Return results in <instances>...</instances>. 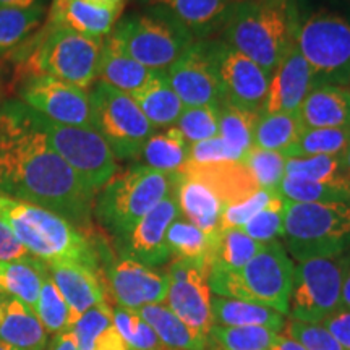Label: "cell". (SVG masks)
I'll return each instance as SVG.
<instances>
[{"label": "cell", "mask_w": 350, "mask_h": 350, "mask_svg": "<svg viewBox=\"0 0 350 350\" xmlns=\"http://www.w3.org/2000/svg\"><path fill=\"white\" fill-rule=\"evenodd\" d=\"M39 3L41 0H0V8H31Z\"/></svg>", "instance_id": "55"}, {"label": "cell", "mask_w": 350, "mask_h": 350, "mask_svg": "<svg viewBox=\"0 0 350 350\" xmlns=\"http://www.w3.org/2000/svg\"><path fill=\"white\" fill-rule=\"evenodd\" d=\"M227 161H243L237 151L232 150L221 137H214L204 142L190 144L188 163L193 165H206L216 163H227Z\"/></svg>", "instance_id": "49"}, {"label": "cell", "mask_w": 350, "mask_h": 350, "mask_svg": "<svg viewBox=\"0 0 350 350\" xmlns=\"http://www.w3.org/2000/svg\"><path fill=\"white\" fill-rule=\"evenodd\" d=\"M103 42L104 39L83 36L67 26L46 23L36 39V47L21 65L20 75L51 77L88 90L98 80Z\"/></svg>", "instance_id": "6"}, {"label": "cell", "mask_w": 350, "mask_h": 350, "mask_svg": "<svg viewBox=\"0 0 350 350\" xmlns=\"http://www.w3.org/2000/svg\"><path fill=\"white\" fill-rule=\"evenodd\" d=\"M284 334L291 336L306 350H344L321 323H304L291 319L286 323Z\"/></svg>", "instance_id": "47"}, {"label": "cell", "mask_w": 350, "mask_h": 350, "mask_svg": "<svg viewBox=\"0 0 350 350\" xmlns=\"http://www.w3.org/2000/svg\"><path fill=\"white\" fill-rule=\"evenodd\" d=\"M273 193H275V191L258 190L255 195L250 196V198L239 201V203L227 204V206H224V211H222L221 222H219V230L242 229L258 211H261V209L269 203Z\"/></svg>", "instance_id": "48"}, {"label": "cell", "mask_w": 350, "mask_h": 350, "mask_svg": "<svg viewBox=\"0 0 350 350\" xmlns=\"http://www.w3.org/2000/svg\"><path fill=\"white\" fill-rule=\"evenodd\" d=\"M131 99L156 130L174 126L185 107L170 88L164 73H157L146 86L131 94Z\"/></svg>", "instance_id": "31"}, {"label": "cell", "mask_w": 350, "mask_h": 350, "mask_svg": "<svg viewBox=\"0 0 350 350\" xmlns=\"http://www.w3.org/2000/svg\"><path fill=\"white\" fill-rule=\"evenodd\" d=\"M46 7L0 8V54L15 49L42 23Z\"/></svg>", "instance_id": "38"}, {"label": "cell", "mask_w": 350, "mask_h": 350, "mask_svg": "<svg viewBox=\"0 0 350 350\" xmlns=\"http://www.w3.org/2000/svg\"><path fill=\"white\" fill-rule=\"evenodd\" d=\"M286 157L275 151L253 146L243 157L242 163L250 170L258 187L266 191H279L286 175Z\"/></svg>", "instance_id": "45"}, {"label": "cell", "mask_w": 350, "mask_h": 350, "mask_svg": "<svg viewBox=\"0 0 350 350\" xmlns=\"http://www.w3.org/2000/svg\"><path fill=\"white\" fill-rule=\"evenodd\" d=\"M109 38L131 59L156 73L167 72L196 41L177 21L152 8L120 18Z\"/></svg>", "instance_id": "8"}, {"label": "cell", "mask_w": 350, "mask_h": 350, "mask_svg": "<svg viewBox=\"0 0 350 350\" xmlns=\"http://www.w3.org/2000/svg\"><path fill=\"white\" fill-rule=\"evenodd\" d=\"M190 144L183 138L177 126L154 131L144 143L139 159L143 165L164 174H178L188 163Z\"/></svg>", "instance_id": "33"}, {"label": "cell", "mask_w": 350, "mask_h": 350, "mask_svg": "<svg viewBox=\"0 0 350 350\" xmlns=\"http://www.w3.org/2000/svg\"><path fill=\"white\" fill-rule=\"evenodd\" d=\"M344 350H350V310L339 308L321 323Z\"/></svg>", "instance_id": "51"}, {"label": "cell", "mask_w": 350, "mask_h": 350, "mask_svg": "<svg viewBox=\"0 0 350 350\" xmlns=\"http://www.w3.org/2000/svg\"><path fill=\"white\" fill-rule=\"evenodd\" d=\"M46 268L72 310L75 323L83 313H86L93 306L103 304V301L111 304L103 271L88 268L80 262L68 261L49 262L46 265Z\"/></svg>", "instance_id": "20"}, {"label": "cell", "mask_w": 350, "mask_h": 350, "mask_svg": "<svg viewBox=\"0 0 350 350\" xmlns=\"http://www.w3.org/2000/svg\"><path fill=\"white\" fill-rule=\"evenodd\" d=\"M139 317L152 327L165 350H204L208 338L185 325L167 305L154 304L138 310Z\"/></svg>", "instance_id": "29"}, {"label": "cell", "mask_w": 350, "mask_h": 350, "mask_svg": "<svg viewBox=\"0 0 350 350\" xmlns=\"http://www.w3.org/2000/svg\"><path fill=\"white\" fill-rule=\"evenodd\" d=\"M213 323L216 326L243 327L260 326L273 332H281L286 327V318L282 313L268 308L265 305L253 304L229 297L213 295Z\"/></svg>", "instance_id": "27"}, {"label": "cell", "mask_w": 350, "mask_h": 350, "mask_svg": "<svg viewBox=\"0 0 350 350\" xmlns=\"http://www.w3.org/2000/svg\"><path fill=\"white\" fill-rule=\"evenodd\" d=\"M349 88H350V81H349Z\"/></svg>", "instance_id": "61"}, {"label": "cell", "mask_w": 350, "mask_h": 350, "mask_svg": "<svg viewBox=\"0 0 350 350\" xmlns=\"http://www.w3.org/2000/svg\"><path fill=\"white\" fill-rule=\"evenodd\" d=\"M295 0H235L222 25V41L250 57L271 77L295 42Z\"/></svg>", "instance_id": "2"}, {"label": "cell", "mask_w": 350, "mask_h": 350, "mask_svg": "<svg viewBox=\"0 0 350 350\" xmlns=\"http://www.w3.org/2000/svg\"><path fill=\"white\" fill-rule=\"evenodd\" d=\"M44 350H78L72 329L62 332V334L52 336V339H49V344Z\"/></svg>", "instance_id": "52"}, {"label": "cell", "mask_w": 350, "mask_h": 350, "mask_svg": "<svg viewBox=\"0 0 350 350\" xmlns=\"http://www.w3.org/2000/svg\"><path fill=\"white\" fill-rule=\"evenodd\" d=\"M340 308L350 310V253H347V265H345L342 295H340Z\"/></svg>", "instance_id": "54"}, {"label": "cell", "mask_w": 350, "mask_h": 350, "mask_svg": "<svg viewBox=\"0 0 350 350\" xmlns=\"http://www.w3.org/2000/svg\"><path fill=\"white\" fill-rule=\"evenodd\" d=\"M271 350H306L300 342L287 334H275Z\"/></svg>", "instance_id": "53"}, {"label": "cell", "mask_w": 350, "mask_h": 350, "mask_svg": "<svg viewBox=\"0 0 350 350\" xmlns=\"http://www.w3.org/2000/svg\"><path fill=\"white\" fill-rule=\"evenodd\" d=\"M350 144V126L340 129H305L294 157L344 156Z\"/></svg>", "instance_id": "44"}, {"label": "cell", "mask_w": 350, "mask_h": 350, "mask_svg": "<svg viewBox=\"0 0 350 350\" xmlns=\"http://www.w3.org/2000/svg\"><path fill=\"white\" fill-rule=\"evenodd\" d=\"M112 319L129 350H165L152 327L135 310L112 305Z\"/></svg>", "instance_id": "43"}, {"label": "cell", "mask_w": 350, "mask_h": 350, "mask_svg": "<svg viewBox=\"0 0 350 350\" xmlns=\"http://www.w3.org/2000/svg\"><path fill=\"white\" fill-rule=\"evenodd\" d=\"M34 314L42 323L44 329L47 331L49 336L62 334V332L72 329L73 325H75L72 310H70L68 304L65 301L60 291L51 279L49 273H46V278H44Z\"/></svg>", "instance_id": "39"}, {"label": "cell", "mask_w": 350, "mask_h": 350, "mask_svg": "<svg viewBox=\"0 0 350 350\" xmlns=\"http://www.w3.org/2000/svg\"><path fill=\"white\" fill-rule=\"evenodd\" d=\"M164 305L198 334L208 338L213 327V291L209 266L201 261L170 260Z\"/></svg>", "instance_id": "14"}, {"label": "cell", "mask_w": 350, "mask_h": 350, "mask_svg": "<svg viewBox=\"0 0 350 350\" xmlns=\"http://www.w3.org/2000/svg\"><path fill=\"white\" fill-rule=\"evenodd\" d=\"M122 10L98 0H64L59 7L51 8L47 23L62 25L83 36L106 39L119 21Z\"/></svg>", "instance_id": "23"}, {"label": "cell", "mask_w": 350, "mask_h": 350, "mask_svg": "<svg viewBox=\"0 0 350 350\" xmlns=\"http://www.w3.org/2000/svg\"><path fill=\"white\" fill-rule=\"evenodd\" d=\"M175 196L182 217L209 235L217 234L224 203L211 188L195 178L178 174Z\"/></svg>", "instance_id": "25"}, {"label": "cell", "mask_w": 350, "mask_h": 350, "mask_svg": "<svg viewBox=\"0 0 350 350\" xmlns=\"http://www.w3.org/2000/svg\"><path fill=\"white\" fill-rule=\"evenodd\" d=\"M295 46L312 70L314 86H349L350 21L347 18L326 10L312 13L304 23L300 21Z\"/></svg>", "instance_id": "9"}, {"label": "cell", "mask_w": 350, "mask_h": 350, "mask_svg": "<svg viewBox=\"0 0 350 350\" xmlns=\"http://www.w3.org/2000/svg\"><path fill=\"white\" fill-rule=\"evenodd\" d=\"M47 268L38 258L0 262V294L36 310Z\"/></svg>", "instance_id": "28"}, {"label": "cell", "mask_w": 350, "mask_h": 350, "mask_svg": "<svg viewBox=\"0 0 350 350\" xmlns=\"http://www.w3.org/2000/svg\"><path fill=\"white\" fill-rule=\"evenodd\" d=\"M164 75L185 107H219L221 90L209 55L208 39H196Z\"/></svg>", "instance_id": "17"}, {"label": "cell", "mask_w": 350, "mask_h": 350, "mask_svg": "<svg viewBox=\"0 0 350 350\" xmlns=\"http://www.w3.org/2000/svg\"><path fill=\"white\" fill-rule=\"evenodd\" d=\"M208 47L221 90V100L261 113L269 90L268 73L222 39H208Z\"/></svg>", "instance_id": "13"}, {"label": "cell", "mask_w": 350, "mask_h": 350, "mask_svg": "<svg viewBox=\"0 0 350 350\" xmlns=\"http://www.w3.org/2000/svg\"><path fill=\"white\" fill-rule=\"evenodd\" d=\"M178 174L157 172L143 164L119 170L96 193L94 216L109 234L119 239L143 216L174 193Z\"/></svg>", "instance_id": "4"}, {"label": "cell", "mask_w": 350, "mask_h": 350, "mask_svg": "<svg viewBox=\"0 0 350 350\" xmlns=\"http://www.w3.org/2000/svg\"><path fill=\"white\" fill-rule=\"evenodd\" d=\"M98 2L104 3V5H109V7H113V8H124L125 5V0H98Z\"/></svg>", "instance_id": "57"}, {"label": "cell", "mask_w": 350, "mask_h": 350, "mask_svg": "<svg viewBox=\"0 0 350 350\" xmlns=\"http://www.w3.org/2000/svg\"><path fill=\"white\" fill-rule=\"evenodd\" d=\"M294 261L279 242L266 243L243 268L237 271H209V286L219 297H229L265 305L288 314Z\"/></svg>", "instance_id": "5"}, {"label": "cell", "mask_w": 350, "mask_h": 350, "mask_svg": "<svg viewBox=\"0 0 350 350\" xmlns=\"http://www.w3.org/2000/svg\"><path fill=\"white\" fill-rule=\"evenodd\" d=\"M33 255L25 248V245L16 239L10 227L0 219V262H10L26 260Z\"/></svg>", "instance_id": "50"}, {"label": "cell", "mask_w": 350, "mask_h": 350, "mask_svg": "<svg viewBox=\"0 0 350 350\" xmlns=\"http://www.w3.org/2000/svg\"><path fill=\"white\" fill-rule=\"evenodd\" d=\"M64 0H52V5H51V8H55V7H59L60 3H62Z\"/></svg>", "instance_id": "60"}, {"label": "cell", "mask_w": 350, "mask_h": 350, "mask_svg": "<svg viewBox=\"0 0 350 350\" xmlns=\"http://www.w3.org/2000/svg\"><path fill=\"white\" fill-rule=\"evenodd\" d=\"M282 239L297 261L344 255L350 250V204L288 201Z\"/></svg>", "instance_id": "7"}, {"label": "cell", "mask_w": 350, "mask_h": 350, "mask_svg": "<svg viewBox=\"0 0 350 350\" xmlns=\"http://www.w3.org/2000/svg\"><path fill=\"white\" fill-rule=\"evenodd\" d=\"M90 99L94 130L106 139L113 156L122 161L139 159L144 143L156 129L139 111L131 96L103 81H94Z\"/></svg>", "instance_id": "10"}, {"label": "cell", "mask_w": 350, "mask_h": 350, "mask_svg": "<svg viewBox=\"0 0 350 350\" xmlns=\"http://www.w3.org/2000/svg\"><path fill=\"white\" fill-rule=\"evenodd\" d=\"M178 174L195 178L211 188L224 203V206L250 198L258 190H261L242 161H227V163L206 165L185 164V167Z\"/></svg>", "instance_id": "22"}, {"label": "cell", "mask_w": 350, "mask_h": 350, "mask_svg": "<svg viewBox=\"0 0 350 350\" xmlns=\"http://www.w3.org/2000/svg\"><path fill=\"white\" fill-rule=\"evenodd\" d=\"M287 206L288 201L279 191H275L271 196L269 203L261 211H258L242 227V230L258 243L266 245L278 242L284 235V219H286Z\"/></svg>", "instance_id": "41"}, {"label": "cell", "mask_w": 350, "mask_h": 350, "mask_svg": "<svg viewBox=\"0 0 350 350\" xmlns=\"http://www.w3.org/2000/svg\"><path fill=\"white\" fill-rule=\"evenodd\" d=\"M178 131L183 135L188 144H195L219 135V107L198 106L183 107L177 124Z\"/></svg>", "instance_id": "46"}, {"label": "cell", "mask_w": 350, "mask_h": 350, "mask_svg": "<svg viewBox=\"0 0 350 350\" xmlns=\"http://www.w3.org/2000/svg\"><path fill=\"white\" fill-rule=\"evenodd\" d=\"M286 175H295V177L310 178V180L350 188V180L344 170L342 156L291 157L286 161Z\"/></svg>", "instance_id": "40"}, {"label": "cell", "mask_w": 350, "mask_h": 350, "mask_svg": "<svg viewBox=\"0 0 350 350\" xmlns=\"http://www.w3.org/2000/svg\"><path fill=\"white\" fill-rule=\"evenodd\" d=\"M156 75V72L143 67L129 54H125L111 38L107 36L104 39L96 81L106 83L122 93L131 96L146 86Z\"/></svg>", "instance_id": "26"}, {"label": "cell", "mask_w": 350, "mask_h": 350, "mask_svg": "<svg viewBox=\"0 0 350 350\" xmlns=\"http://www.w3.org/2000/svg\"><path fill=\"white\" fill-rule=\"evenodd\" d=\"M36 116L38 124L54 151L94 193L119 172L117 157L94 129L59 125L41 113L36 112Z\"/></svg>", "instance_id": "12"}, {"label": "cell", "mask_w": 350, "mask_h": 350, "mask_svg": "<svg viewBox=\"0 0 350 350\" xmlns=\"http://www.w3.org/2000/svg\"><path fill=\"white\" fill-rule=\"evenodd\" d=\"M304 130L300 113H260L253 146L275 151L286 159H291L294 157Z\"/></svg>", "instance_id": "32"}, {"label": "cell", "mask_w": 350, "mask_h": 350, "mask_svg": "<svg viewBox=\"0 0 350 350\" xmlns=\"http://www.w3.org/2000/svg\"><path fill=\"white\" fill-rule=\"evenodd\" d=\"M216 235L206 234L178 214L167 229L165 243L172 260L201 261L209 266Z\"/></svg>", "instance_id": "34"}, {"label": "cell", "mask_w": 350, "mask_h": 350, "mask_svg": "<svg viewBox=\"0 0 350 350\" xmlns=\"http://www.w3.org/2000/svg\"><path fill=\"white\" fill-rule=\"evenodd\" d=\"M342 164H344L345 175H347V178L350 180V144H349V148L345 150L344 156H342Z\"/></svg>", "instance_id": "56"}, {"label": "cell", "mask_w": 350, "mask_h": 350, "mask_svg": "<svg viewBox=\"0 0 350 350\" xmlns=\"http://www.w3.org/2000/svg\"><path fill=\"white\" fill-rule=\"evenodd\" d=\"M260 113L232 106L224 100L219 103V137L242 156L253 148L255 126Z\"/></svg>", "instance_id": "36"}, {"label": "cell", "mask_w": 350, "mask_h": 350, "mask_svg": "<svg viewBox=\"0 0 350 350\" xmlns=\"http://www.w3.org/2000/svg\"><path fill=\"white\" fill-rule=\"evenodd\" d=\"M0 340L18 350H44L49 344V334L28 306L8 299L0 321Z\"/></svg>", "instance_id": "30"}, {"label": "cell", "mask_w": 350, "mask_h": 350, "mask_svg": "<svg viewBox=\"0 0 350 350\" xmlns=\"http://www.w3.org/2000/svg\"><path fill=\"white\" fill-rule=\"evenodd\" d=\"M0 219L39 261L80 262L100 271L93 240L59 214L0 193Z\"/></svg>", "instance_id": "3"}, {"label": "cell", "mask_w": 350, "mask_h": 350, "mask_svg": "<svg viewBox=\"0 0 350 350\" xmlns=\"http://www.w3.org/2000/svg\"><path fill=\"white\" fill-rule=\"evenodd\" d=\"M279 193L291 203H347L350 204V188L332 183L310 180V178L284 175Z\"/></svg>", "instance_id": "37"}, {"label": "cell", "mask_w": 350, "mask_h": 350, "mask_svg": "<svg viewBox=\"0 0 350 350\" xmlns=\"http://www.w3.org/2000/svg\"><path fill=\"white\" fill-rule=\"evenodd\" d=\"M178 214L180 211H178L177 196L174 191L152 208L146 216L139 219L137 224L131 227V230L116 239L120 256L131 258L151 268L169 262L172 256L165 243V235Z\"/></svg>", "instance_id": "18"}, {"label": "cell", "mask_w": 350, "mask_h": 350, "mask_svg": "<svg viewBox=\"0 0 350 350\" xmlns=\"http://www.w3.org/2000/svg\"><path fill=\"white\" fill-rule=\"evenodd\" d=\"M25 106L59 125L94 129L90 93L51 77L25 78L18 90Z\"/></svg>", "instance_id": "15"}, {"label": "cell", "mask_w": 350, "mask_h": 350, "mask_svg": "<svg viewBox=\"0 0 350 350\" xmlns=\"http://www.w3.org/2000/svg\"><path fill=\"white\" fill-rule=\"evenodd\" d=\"M262 247L265 245L255 242L242 229L219 230L214 240L209 271H237L243 268Z\"/></svg>", "instance_id": "35"}, {"label": "cell", "mask_w": 350, "mask_h": 350, "mask_svg": "<svg viewBox=\"0 0 350 350\" xmlns=\"http://www.w3.org/2000/svg\"><path fill=\"white\" fill-rule=\"evenodd\" d=\"M0 350H18V349L12 347L10 344H7V342H3V340H0Z\"/></svg>", "instance_id": "59"}, {"label": "cell", "mask_w": 350, "mask_h": 350, "mask_svg": "<svg viewBox=\"0 0 350 350\" xmlns=\"http://www.w3.org/2000/svg\"><path fill=\"white\" fill-rule=\"evenodd\" d=\"M235 0H148V5L183 26L195 39L222 28Z\"/></svg>", "instance_id": "21"}, {"label": "cell", "mask_w": 350, "mask_h": 350, "mask_svg": "<svg viewBox=\"0 0 350 350\" xmlns=\"http://www.w3.org/2000/svg\"><path fill=\"white\" fill-rule=\"evenodd\" d=\"M313 86L312 70L294 42L269 78L261 113H299Z\"/></svg>", "instance_id": "19"}, {"label": "cell", "mask_w": 350, "mask_h": 350, "mask_svg": "<svg viewBox=\"0 0 350 350\" xmlns=\"http://www.w3.org/2000/svg\"><path fill=\"white\" fill-rule=\"evenodd\" d=\"M347 253L299 261L294 268L288 313L304 323H323L340 308Z\"/></svg>", "instance_id": "11"}, {"label": "cell", "mask_w": 350, "mask_h": 350, "mask_svg": "<svg viewBox=\"0 0 350 350\" xmlns=\"http://www.w3.org/2000/svg\"><path fill=\"white\" fill-rule=\"evenodd\" d=\"M0 193L46 208L86 232L96 193L54 151L33 109L0 107Z\"/></svg>", "instance_id": "1"}, {"label": "cell", "mask_w": 350, "mask_h": 350, "mask_svg": "<svg viewBox=\"0 0 350 350\" xmlns=\"http://www.w3.org/2000/svg\"><path fill=\"white\" fill-rule=\"evenodd\" d=\"M299 113L305 129L350 126V88L314 86L301 104Z\"/></svg>", "instance_id": "24"}, {"label": "cell", "mask_w": 350, "mask_h": 350, "mask_svg": "<svg viewBox=\"0 0 350 350\" xmlns=\"http://www.w3.org/2000/svg\"><path fill=\"white\" fill-rule=\"evenodd\" d=\"M104 279L111 304L135 312L146 305L164 304L167 295V274L131 258L112 260Z\"/></svg>", "instance_id": "16"}, {"label": "cell", "mask_w": 350, "mask_h": 350, "mask_svg": "<svg viewBox=\"0 0 350 350\" xmlns=\"http://www.w3.org/2000/svg\"><path fill=\"white\" fill-rule=\"evenodd\" d=\"M7 300H8V297H5V295H3V294H0V321H2V318H3V313H5Z\"/></svg>", "instance_id": "58"}, {"label": "cell", "mask_w": 350, "mask_h": 350, "mask_svg": "<svg viewBox=\"0 0 350 350\" xmlns=\"http://www.w3.org/2000/svg\"><path fill=\"white\" fill-rule=\"evenodd\" d=\"M278 332L260 326L226 327L213 325L208 339L219 350H271Z\"/></svg>", "instance_id": "42"}]
</instances>
